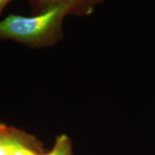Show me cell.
<instances>
[{
	"label": "cell",
	"mask_w": 155,
	"mask_h": 155,
	"mask_svg": "<svg viewBox=\"0 0 155 155\" xmlns=\"http://www.w3.org/2000/svg\"><path fill=\"white\" fill-rule=\"evenodd\" d=\"M68 15L64 6L30 17L10 14L0 21V40H12L33 49L52 47L63 38V20Z\"/></svg>",
	"instance_id": "6da1fadb"
},
{
	"label": "cell",
	"mask_w": 155,
	"mask_h": 155,
	"mask_svg": "<svg viewBox=\"0 0 155 155\" xmlns=\"http://www.w3.org/2000/svg\"><path fill=\"white\" fill-rule=\"evenodd\" d=\"M106 0H29L33 15H38L59 6L66 7L71 16H88Z\"/></svg>",
	"instance_id": "7a4b0ae2"
},
{
	"label": "cell",
	"mask_w": 155,
	"mask_h": 155,
	"mask_svg": "<svg viewBox=\"0 0 155 155\" xmlns=\"http://www.w3.org/2000/svg\"><path fill=\"white\" fill-rule=\"evenodd\" d=\"M17 131L5 124H0V155H12L21 145Z\"/></svg>",
	"instance_id": "3957f363"
},
{
	"label": "cell",
	"mask_w": 155,
	"mask_h": 155,
	"mask_svg": "<svg viewBox=\"0 0 155 155\" xmlns=\"http://www.w3.org/2000/svg\"><path fill=\"white\" fill-rule=\"evenodd\" d=\"M47 155H71L68 139L65 136H61L58 139L57 142L51 152Z\"/></svg>",
	"instance_id": "277c9868"
},
{
	"label": "cell",
	"mask_w": 155,
	"mask_h": 155,
	"mask_svg": "<svg viewBox=\"0 0 155 155\" xmlns=\"http://www.w3.org/2000/svg\"><path fill=\"white\" fill-rule=\"evenodd\" d=\"M12 155H37V154H35V153L33 152H32L30 150L27 149L26 147H23L22 145L21 144L15 150V152H13Z\"/></svg>",
	"instance_id": "5b68a950"
},
{
	"label": "cell",
	"mask_w": 155,
	"mask_h": 155,
	"mask_svg": "<svg viewBox=\"0 0 155 155\" xmlns=\"http://www.w3.org/2000/svg\"><path fill=\"white\" fill-rule=\"evenodd\" d=\"M14 0H0V15L5 9V7Z\"/></svg>",
	"instance_id": "8992f818"
}]
</instances>
